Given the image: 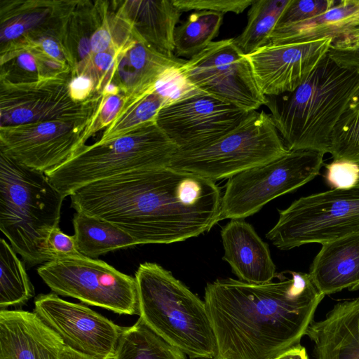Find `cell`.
Here are the masks:
<instances>
[{"label":"cell","instance_id":"obj_7","mask_svg":"<svg viewBox=\"0 0 359 359\" xmlns=\"http://www.w3.org/2000/svg\"><path fill=\"white\" fill-rule=\"evenodd\" d=\"M288 151L270 114L253 111L216 140L192 150L177 149L169 167L215 182L273 161Z\"/></svg>","mask_w":359,"mask_h":359},{"label":"cell","instance_id":"obj_27","mask_svg":"<svg viewBox=\"0 0 359 359\" xmlns=\"http://www.w3.org/2000/svg\"><path fill=\"white\" fill-rule=\"evenodd\" d=\"M113 359H187L139 318L131 327L123 328Z\"/></svg>","mask_w":359,"mask_h":359},{"label":"cell","instance_id":"obj_30","mask_svg":"<svg viewBox=\"0 0 359 359\" xmlns=\"http://www.w3.org/2000/svg\"><path fill=\"white\" fill-rule=\"evenodd\" d=\"M16 252L0 239V309L22 306L34 294V287L25 265Z\"/></svg>","mask_w":359,"mask_h":359},{"label":"cell","instance_id":"obj_17","mask_svg":"<svg viewBox=\"0 0 359 359\" xmlns=\"http://www.w3.org/2000/svg\"><path fill=\"white\" fill-rule=\"evenodd\" d=\"M78 1L1 0L0 48L34 42L43 37L67 39Z\"/></svg>","mask_w":359,"mask_h":359},{"label":"cell","instance_id":"obj_25","mask_svg":"<svg viewBox=\"0 0 359 359\" xmlns=\"http://www.w3.org/2000/svg\"><path fill=\"white\" fill-rule=\"evenodd\" d=\"M0 50V82L27 83L73 73L69 66L48 57L33 43Z\"/></svg>","mask_w":359,"mask_h":359},{"label":"cell","instance_id":"obj_2","mask_svg":"<svg viewBox=\"0 0 359 359\" xmlns=\"http://www.w3.org/2000/svg\"><path fill=\"white\" fill-rule=\"evenodd\" d=\"M289 274L263 284L231 278L207 284L213 359H272L300 345L325 295L309 273Z\"/></svg>","mask_w":359,"mask_h":359},{"label":"cell","instance_id":"obj_23","mask_svg":"<svg viewBox=\"0 0 359 359\" xmlns=\"http://www.w3.org/2000/svg\"><path fill=\"white\" fill-rule=\"evenodd\" d=\"M357 33H359V0H342L337 1L332 8L312 19L273 29L269 44L301 43L325 38L334 42Z\"/></svg>","mask_w":359,"mask_h":359},{"label":"cell","instance_id":"obj_45","mask_svg":"<svg viewBox=\"0 0 359 359\" xmlns=\"http://www.w3.org/2000/svg\"><path fill=\"white\" fill-rule=\"evenodd\" d=\"M359 289V285L356 287L355 290Z\"/></svg>","mask_w":359,"mask_h":359},{"label":"cell","instance_id":"obj_13","mask_svg":"<svg viewBox=\"0 0 359 359\" xmlns=\"http://www.w3.org/2000/svg\"><path fill=\"white\" fill-rule=\"evenodd\" d=\"M73 77L69 74L27 83L0 82V127L92 116L102 95L75 102L69 89Z\"/></svg>","mask_w":359,"mask_h":359},{"label":"cell","instance_id":"obj_28","mask_svg":"<svg viewBox=\"0 0 359 359\" xmlns=\"http://www.w3.org/2000/svg\"><path fill=\"white\" fill-rule=\"evenodd\" d=\"M290 0H255L248 13L247 25L233 41L245 55L269 44L282 13Z\"/></svg>","mask_w":359,"mask_h":359},{"label":"cell","instance_id":"obj_3","mask_svg":"<svg viewBox=\"0 0 359 359\" xmlns=\"http://www.w3.org/2000/svg\"><path fill=\"white\" fill-rule=\"evenodd\" d=\"M359 90V71L328 54L294 91L266 96L264 105L288 151L329 153L333 130Z\"/></svg>","mask_w":359,"mask_h":359},{"label":"cell","instance_id":"obj_46","mask_svg":"<svg viewBox=\"0 0 359 359\" xmlns=\"http://www.w3.org/2000/svg\"><path fill=\"white\" fill-rule=\"evenodd\" d=\"M358 185L359 186V182H358Z\"/></svg>","mask_w":359,"mask_h":359},{"label":"cell","instance_id":"obj_11","mask_svg":"<svg viewBox=\"0 0 359 359\" xmlns=\"http://www.w3.org/2000/svg\"><path fill=\"white\" fill-rule=\"evenodd\" d=\"M198 88L248 112L264 105L251 65L233 38L211 42L181 67Z\"/></svg>","mask_w":359,"mask_h":359},{"label":"cell","instance_id":"obj_29","mask_svg":"<svg viewBox=\"0 0 359 359\" xmlns=\"http://www.w3.org/2000/svg\"><path fill=\"white\" fill-rule=\"evenodd\" d=\"M223 14L207 11H195L177 27L175 55L190 58L205 49L219 33Z\"/></svg>","mask_w":359,"mask_h":359},{"label":"cell","instance_id":"obj_14","mask_svg":"<svg viewBox=\"0 0 359 359\" xmlns=\"http://www.w3.org/2000/svg\"><path fill=\"white\" fill-rule=\"evenodd\" d=\"M250 112L205 93L166 105L156 122L177 146L188 151L203 147L235 128Z\"/></svg>","mask_w":359,"mask_h":359},{"label":"cell","instance_id":"obj_40","mask_svg":"<svg viewBox=\"0 0 359 359\" xmlns=\"http://www.w3.org/2000/svg\"><path fill=\"white\" fill-rule=\"evenodd\" d=\"M69 89L72 98L77 102H84L94 94L93 82L85 75L74 76L69 83Z\"/></svg>","mask_w":359,"mask_h":359},{"label":"cell","instance_id":"obj_35","mask_svg":"<svg viewBox=\"0 0 359 359\" xmlns=\"http://www.w3.org/2000/svg\"><path fill=\"white\" fill-rule=\"evenodd\" d=\"M324 178L326 183L334 189H349L359 182V164L355 162L337 159L325 164Z\"/></svg>","mask_w":359,"mask_h":359},{"label":"cell","instance_id":"obj_39","mask_svg":"<svg viewBox=\"0 0 359 359\" xmlns=\"http://www.w3.org/2000/svg\"><path fill=\"white\" fill-rule=\"evenodd\" d=\"M46 250L50 261L83 256L77 250L74 236L65 233L59 226L54 228L49 233L46 241Z\"/></svg>","mask_w":359,"mask_h":359},{"label":"cell","instance_id":"obj_21","mask_svg":"<svg viewBox=\"0 0 359 359\" xmlns=\"http://www.w3.org/2000/svg\"><path fill=\"white\" fill-rule=\"evenodd\" d=\"M306 335L314 359H359V297L336 304L319 321H312Z\"/></svg>","mask_w":359,"mask_h":359},{"label":"cell","instance_id":"obj_41","mask_svg":"<svg viewBox=\"0 0 359 359\" xmlns=\"http://www.w3.org/2000/svg\"><path fill=\"white\" fill-rule=\"evenodd\" d=\"M272 359H309L306 351L301 344Z\"/></svg>","mask_w":359,"mask_h":359},{"label":"cell","instance_id":"obj_42","mask_svg":"<svg viewBox=\"0 0 359 359\" xmlns=\"http://www.w3.org/2000/svg\"><path fill=\"white\" fill-rule=\"evenodd\" d=\"M60 359H94L81 353L75 351L65 346L60 353Z\"/></svg>","mask_w":359,"mask_h":359},{"label":"cell","instance_id":"obj_9","mask_svg":"<svg viewBox=\"0 0 359 359\" xmlns=\"http://www.w3.org/2000/svg\"><path fill=\"white\" fill-rule=\"evenodd\" d=\"M325 154L310 149L289 151L232 176L222 196L219 221L244 219L276 198L309 182L319 175Z\"/></svg>","mask_w":359,"mask_h":359},{"label":"cell","instance_id":"obj_38","mask_svg":"<svg viewBox=\"0 0 359 359\" xmlns=\"http://www.w3.org/2000/svg\"><path fill=\"white\" fill-rule=\"evenodd\" d=\"M328 55L341 67L359 71V33L333 42Z\"/></svg>","mask_w":359,"mask_h":359},{"label":"cell","instance_id":"obj_4","mask_svg":"<svg viewBox=\"0 0 359 359\" xmlns=\"http://www.w3.org/2000/svg\"><path fill=\"white\" fill-rule=\"evenodd\" d=\"M140 318L190 358L213 359L216 341L204 301L154 262L135 272Z\"/></svg>","mask_w":359,"mask_h":359},{"label":"cell","instance_id":"obj_18","mask_svg":"<svg viewBox=\"0 0 359 359\" xmlns=\"http://www.w3.org/2000/svg\"><path fill=\"white\" fill-rule=\"evenodd\" d=\"M65 346L34 312L0 311V359H60Z\"/></svg>","mask_w":359,"mask_h":359},{"label":"cell","instance_id":"obj_16","mask_svg":"<svg viewBox=\"0 0 359 359\" xmlns=\"http://www.w3.org/2000/svg\"><path fill=\"white\" fill-rule=\"evenodd\" d=\"M330 38L306 42L269 44L246 55L262 93L294 91L328 54Z\"/></svg>","mask_w":359,"mask_h":359},{"label":"cell","instance_id":"obj_12","mask_svg":"<svg viewBox=\"0 0 359 359\" xmlns=\"http://www.w3.org/2000/svg\"><path fill=\"white\" fill-rule=\"evenodd\" d=\"M92 116L0 127V153L46 175L86 145Z\"/></svg>","mask_w":359,"mask_h":359},{"label":"cell","instance_id":"obj_36","mask_svg":"<svg viewBox=\"0 0 359 359\" xmlns=\"http://www.w3.org/2000/svg\"><path fill=\"white\" fill-rule=\"evenodd\" d=\"M255 0H172L182 13L189 11H212L219 13L240 14L254 3Z\"/></svg>","mask_w":359,"mask_h":359},{"label":"cell","instance_id":"obj_44","mask_svg":"<svg viewBox=\"0 0 359 359\" xmlns=\"http://www.w3.org/2000/svg\"><path fill=\"white\" fill-rule=\"evenodd\" d=\"M348 107L352 109H359V90Z\"/></svg>","mask_w":359,"mask_h":359},{"label":"cell","instance_id":"obj_33","mask_svg":"<svg viewBox=\"0 0 359 359\" xmlns=\"http://www.w3.org/2000/svg\"><path fill=\"white\" fill-rule=\"evenodd\" d=\"M181 67L166 69L154 85V90L163 98L166 105L204 93L191 83Z\"/></svg>","mask_w":359,"mask_h":359},{"label":"cell","instance_id":"obj_32","mask_svg":"<svg viewBox=\"0 0 359 359\" xmlns=\"http://www.w3.org/2000/svg\"><path fill=\"white\" fill-rule=\"evenodd\" d=\"M329 154L333 160L359 164V109L348 107L341 116L332 135Z\"/></svg>","mask_w":359,"mask_h":359},{"label":"cell","instance_id":"obj_37","mask_svg":"<svg viewBox=\"0 0 359 359\" xmlns=\"http://www.w3.org/2000/svg\"><path fill=\"white\" fill-rule=\"evenodd\" d=\"M126 95L120 90L116 95H104L93 114L88 130V135H91L99 130L108 127L116 118L125 100Z\"/></svg>","mask_w":359,"mask_h":359},{"label":"cell","instance_id":"obj_22","mask_svg":"<svg viewBox=\"0 0 359 359\" xmlns=\"http://www.w3.org/2000/svg\"><path fill=\"white\" fill-rule=\"evenodd\" d=\"M309 273L325 296L355 291L359 285V233L323 244Z\"/></svg>","mask_w":359,"mask_h":359},{"label":"cell","instance_id":"obj_19","mask_svg":"<svg viewBox=\"0 0 359 359\" xmlns=\"http://www.w3.org/2000/svg\"><path fill=\"white\" fill-rule=\"evenodd\" d=\"M222 259L239 280L263 284L278 276L269 245L243 219H231L221 230Z\"/></svg>","mask_w":359,"mask_h":359},{"label":"cell","instance_id":"obj_8","mask_svg":"<svg viewBox=\"0 0 359 359\" xmlns=\"http://www.w3.org/2000/svg\"><path fill=\"white\" fill-rule=\"evenodd\" d=\"M359 233V186L313 194L279 210L276 224L266 234L283 250L309 243L324 244Z\"/></svg>","mask_w":359,"mask_h":359},{"label":"cell","instance_id":"obj_31","mask_svg":"<svg viewBox=\"0 0 359 359\" xmlns=\"http://www.w3.org/2000/svg\"><path fill=\"white\" fill-rule=\"evenodd\" d=\"M165 105L163 98L154 90L135 97L126 96L117 116L105 128L99 140H113L156 121L158 111Z\"/></svg>","mask_w":359,"mask_h":359},{"label":"cell","instance_id":"obj_34","mask_svg":"<svg viewBox=\"0 0 359 359\" xmlns=\"http://www.w3.org/2000/svg\"><path fill=\"white\" fill-rule=\"evenodd\" d=\"M337 2L334 0H290L274 29L312 19L332 8Z\"/></svg>","mask_w":359,"mask_h":359},{"label":"cell","instance_id":"obj_26","mask_svg":"<svg viewBox=\"0 0 359 359\" xmlns=\"http://www.w3.org/2000/svg\"><path fill=\"white\" fill-rule=\"evenodd\" d=\"M72 222L77 250L85 257L97 259L109 252L138 245L128 233L104 219L76 212Z\"/></svg>","mask_w":359,"mask_h":359},{"label":"cell","instance_id":"obj_5","mask_svg":"<svg viewBox=\"0 0 359 359\" xmlns=\"http://www.w3.org/2000/svg\"><path fill=\"white\" fill-rule=\"evenodd\" d=\"M65 198L46 174L0 153V229L29 266L50 261L46 241Z\"/></svg>","mask_w":359,"mask_h":359},{"label":"cell","instance_id":"obj_10","mask_svg":"<svg viewBox=\"0 0 359 359\" xmlns=\"http://www.w3.org/2000/svg\"><path fill=\"white\" fill-rule=\"evenodd\" d=\"M37 273L55 294L118 314L139 315L135 278L85 256L53 259Z\"/></svg>","mask_w":359,"mask_h":359},{"label":"cell","instance_id":"obj_6","mask_svg":"<svg viewBox=\"0 0 359 359\" xmlns=\"http://www.w3.org/2000/svg\"><path fill=\"white\" fill-rule=\"evenodd\" d=\"M177 149L153 121L115 140L85 145L46 175L60 193L70 196L93 182L132 171L169 167Z\"/></svg>","mask_w":359,"mask_h":359},{"label":"cell","instance_id":"obj_24","mask_svg":"<svg viewBox=\"0 0 359 359\" xmlns=\"http://www.w3.org/2000/svg\"><path fill=\"white\" fill-rule=\"evenodd\" d=\"M135 35L158 51L174 55L175 33L182 12L172 0L118 1Z\"/></svg>","mask_w":359,"mask_h":359},{"label":"cell","instance_id":"obj_20","mask_svg":"<svg viewBox=\"0 0 359 359\" xmlns=\"http://www.w3.org/2000/svg\"><path fill=\"white\" fill-rule=\"evenodd\" d=\"M186 61L158 51L136 36L118 52L111 82L126 96L138 97L153 90L166 69Z\"/></svg>","mask_w":359,"mask_h":359},{"label":"cell","instance_id":"obj_1","mask_svg":"<svg viewBox=\"0 0 359 359\" xmlns=\"http://www.w3.org/2000/svg\"><path fill=\"white\" fill-rule=\"evenodd\" d=\"M222 196L212 180L163 167L93 182L70 198L76 212L107 220L142 245L170 244L209 231L219 222Z\"/></svg>","mask_w":359,"mask_h":359},{"label":"cell","instance_id":"obj_15","mask_svg":"<svg viewBox=\"0 0 359 359\" xmlns=\"http://www.w3.org/2000/svg\"><path fill=\"white\" fill-rule=\"evenodd\" d=\"M34 312L71 349L94 359H113L123 327L79 304L55 293L40 294Z\"/></svg>","mask_w":359,"mask_h":359},{"label":"cell","instance_id":"obj_43","mask_svg":"<svg viewBox=\"0 0 359 359\" xmlns=\"http://www.w3.org/2000/svg\"><path fill=\"white\" fill-rule=\"evenodd\" d=\"M120 92L119 88L114 84L113 83H108L102 93V95H116Z\"/></svg>","mask_w":359,"mask_h":359}]
</instances>
